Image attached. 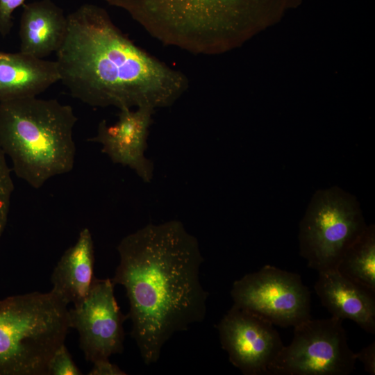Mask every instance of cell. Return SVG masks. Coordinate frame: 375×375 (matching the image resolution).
Returning a JSON list of instances; mask_svg holds the SVG:
<instances>
[{
	"label": "cell",
	"instance_id": "obj_1",
	"mask_svg": "<svg viewBox=\"0 0 375 375\" xmlns=\"http://www.w3.org/2000/svg\"><path fill=\"white\" fill-rule=\"evenodd\" d=\"M117 249L119 262L111 280L126 290L131 335L150 365L175 333L205 319L209 294L199 276L204 260L197 239L178 220L147 224Z\"/></svg>",
	"mask_w": 375,
	"mask_h": 375
},
{
	"label": "cell",
	"instance_id": "obj_2",
	"mask_svg": "<svg viewBox=\"0 0 375 375\" xmlns=\"http://www.w3.org/2000/svg\"><path fill=\"white\" fill-rule=\"evenodd\" d=\"M67 18L56 62L60 81L74 98L92 107L155 110L172 106L188 90L184 73L136 45L103 8L85 3Z\"/></svg>",
	"mask_w": 375,
	"mask_h": 375
},
{
	"label": "cell",
	"instance_id": "obj_3",
	"mask_svg": "<svg viewBox=\"0 0 375 375\" xmlns=\"http://www.w3.org/2000/svg\"><path fill=\"white\" fill-rule=\"evenodd\" d=\"M125 10L161 43L197 55L240 42L294 0H104Z\"/></svg>",
	"mask_w": 375,
	"mask_h": 375
},
{
	"label": "cell",
	"instance_id": "obj_4",
	"mask_svg": "<svg viewBox=\"0 0 375 375\" xmlns=\"http://www.w3.org/2000/svg\"><path fill=\"white\" fill-rule=\"evenodd\" d=\"M77 120L72 107L56 99L1 101L0 147L17 176L39 189L51 178L71 172Z\"/></svg>",
	"mask_w": 375,
	"mask_h": 375
},
{
	"label": "cell",
	"instance_id": "obj_5",
	"mask_svg": "<svg viewBox=\"0 0 375 375\" xmlns=\"http://www.w3.org/2000/svg\"><path fill=\"white\" fill-rule=\"evenodd\" d=\"M67 306L51 290L0 300V375H47L70 328Z\"/></svg>",
	"mask_w": 375,
	"mask_h": 375
},
{
	"label": "cell",
	"instance_id": "obj_6",
	"mask_svg": "<svg viewBox=\"0 0 375 375\" xmlns=\"http://www.w3.org/2000/svg\"><path fill=\"white\" fill-rule=\"evenodd\" d=\"M367 226L353 195L338 187L319 190L299 223V253L317 272L336 269Z\"/></svg>",
	"mask_w": 375,
	"mask_h": 375
},
{
	"label": "cell",
	"instance_id": "obj_7",
	"mask_svg": "<svg viewBox=\"0 0 375 375\" xmlns=\"http://www.w3.org/2000/svg\"><path fill=\"white\" fill-rule=\"evenodd\" d=\"M342 319L311 318L294 327L291 343L283 346L268 375H349L355 369Z\"/></svg>",
	"mask_w": 375,
	"mask_h": 375
},
{
	"label": "cell",
	"instance_id": "obj_8",
	"mask_svg": "<svg viewBox=\"0 0 375 375\" xmlns=\"http://www.w3.org/2000/svg\"><path fill=\"white\" fill-rule=\"evenodd\" d=\"M233 305L281 327L311 318L310 294L300 275L266 265L236 280L231 290Z\"/></svg>",
	"mask_w": 375,
	"mask_h": 375
},
{
	"label": "cell",
	"instance_id": "obj_9",
	"mask_svg": "<svg viewBox=\"0 0 375 375\" xmlns=\"http://www.w3.org/2000/svg\"><path fill=\"white\" fill-rule=\"evenodd\" d=\"M110 278H97L87 297L68 309L69 328L79 335L80 348L92 363L109 358L124 350V322L128 318L120 310Z\"/></svg>",
	"mask_w": 375,
	"mask_h": 375
},
{
	"label": "cell",
	"instance_id": "obj_10",
	"mask_svg": "<svg viewBox=\"0 0 375 375\" xmlns=\"http://www.w3.org/2000/svg\"><path fill=\"white\" fill-rule=\"evenodd\" d=\"M274 324L233 304L217 325L230 362L244 375H268L283 347Z\"/></svg>",
	"mask_w": 375,
	"mask_h": 375
},
{
	"label": "cell",
	"instance_id": "obj_11",
	"mask_svg": "<svg viewBox=\"0 0 375 375\" xmlns=\"http://www.w3.org/2000/svg\"><path fill=\"white\" fill-rule=\"evenodd\" d=\"M155 110L148 107L119 110L118 119L113 124L102 120L97 134L88 141L101 145V151L111 161L128 167L149 183L153 178V165L146 158L147 137Z\"/></svg>",
	"mask_w": 375,
	"mask_h": 375
},
{
	"label": "cell",
	"instance_id": "obj_12",
	"mask_svg": "<svg viewBox=\"0 0 375 375\" xmlns=\"http://www.w3.org/2000/svg\"><path fill=\"white\" fill-rule=\"evenodd\" d=\"M324 307L333 317L350 319L375 333V292L351 281L336 269L318 272L314 286Z\"/></svg>",
	"mask_w": 375,
	"mask_h": 375
},
{
	"label": "cell",
	"instance_id": "obj_13",
	"mask_svg": "<svg viewBox=\"0 0 375 375\" xmlns=\"http://www.w3.org/2000/svg\"><path fill=\"white\" fill-rule=\"evenodd\" d=\"M60 80L56 60L0 51V102L37 97Z\"/></svg>",
	"mask_w": 375,
	"mask_h": 375
},
{
	"label": "cell",
	"instance_id": "obj_14",
	"mask_svg": "<svg viewBox=\"0 0 375 375\" xmlns=\"http://www.w3.org/2000/svg\"><path fill=\"white\" fill-rule=\"evenodd\" d=\"M94 249L90 231L83 228L76 243L62 254L54 267L51 290L67 305L80 304L90 293L96 279Z\"/></svg>",
	"mask_w": 375,
	"mask_h": 375
},
{
	"label": "cell",
	"instance_id": "obj_15",
	"mask_svg": "<svg viewBox=\"0 0 375 375\" xmlns=\"http://www.w3.org/2000/svg\"><path fill=\"white\" fill-rule=\"evenodd\" d=\"M22 8L20 51L40 58L56 53L67 31V18L62 9L51 0L24 3Z\"/></svg>",
	"mask_w": 375,
	"mask_h": 375
},
{
	"label": "cell",
	"instance_id": "obj_16",
	"mask_svg": "<svg viewBox=\"0 0 375 375\" xmlns=\"http://www.w3.org/2000/svg\"><path fill=\"white\" fill-rule=\"evenodd\" d=\"M336 270L344 277L375 292V227L367 225L350 246Z\"/></svg>",
	"mask_w": 375,
	"mask_h": 375
},
{
	"label": "cell",
	"instance_id": "obj_17",
	"mask_svg": "<svg viewBox=\"0 0 375 375\" xmlns=\"http://www.w3.org/2000/svg\"><path fill=\"white\" fill-rule=\"evenodd\" d=\"M14 190L10 169L0 147V238L6 226L11 197Z\"/></svg>",
	"mask_w": 375,
	"mask_h": 375
},
{
	"label": "cell",
	"instance_id": "obj_18",
	"mask_svg": "<svg viewBox=\"0 0 375 375\" xmlns=\"http://www.w3.org/2000/svg\"><path fill=\"white\" fill-rule=\"evenodd\" d=\"M81 371L76 366L65 343L54 351L50 358L47 375H80Z\"/></svg>",
	"mask_w": 375,
	"mask_h": 375
},
{
	"label": "cell",
	"instance_id": "obj_19",
	"mask_svg": "<svg viewBox=\"0 0 375 375\" xmlns=\"http://www.w3.org/2000/svg\"><path fill=\"white\" fill-rule=\"evenodd\" d=\"M26 0H0V35H8L13 26L12 13Z\"/></svg>",
	"mask_w": 375,
	"mask_h": 375
},
{
	"label": "cell",
	"instance_id": "obj_20",
	"mask_svg": "<svg viewBox=\"0 0 375 375\" xmlns=\"http://www.w3.org/2000/svg\"><path fill=\"white\" fill-rule=\"evenodd\" d=\"M93 366L89 375H126L117 365L110 362L109 358L100 359L92 362Z\"/></svg>",
	"mask_w": 375,
	"mask_h": 375
},
{
	"label": "cell",
	"instance_id": "obj_21",
	"mask_svg": "<svg viewBox=\"0 0 375 375\" xmlns=\"http://www.w3.org/2000/svg\"><path fill=\"white\" fill-rule=\"evenodd\" d=\"M356 353V360L362 362L365 371L370 375L375 374V342L369 344Z\"/></svg>",
	"mask_w": 375,
	"mask_h": 375
}]
</instances>
